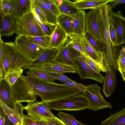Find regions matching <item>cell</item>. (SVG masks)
<instances>
[{
    "mask_svg": "<svg viewBox=\"0 0 125 125\" xmlns=\"http://www.w3.org/2000/svg\"><path fill=\"white\" fill-rule=\"evenodd\" d=\"M32 119L36 121L42 122L47 125H68L62 119L55 116L50 118L37 117Z\"/></svg>",
    "mask_w": 125,
    "mask_h": 125,
    "instance_id": "obj_35",
    "label": "cell"
},
{
    "mask_svg": "<svg viewBox=\"0 0 125 125\" xmlns=\"http://www.w3.org/2000/svg\"><path fill=\"white\" fill-rule=\"evenodd\" d=\"M58 24L68 35L74 33L73 18L69 16L61 14L57 17Z\"/></svg>",
    "mask_w": 125,
    "mask_h": 125,
    "instance_id": "obj_27",
    "label": "cell"
},
{
    "mask_svg": "<svg viewBox=\"0 0 125 125\" xmlns=\"http://www.w3.org/2000/svg\"><path fill=\"white\" fill-rule=\"evenodd\" d=\"M117 63L118 70L120 73H125V51L123 47L119 52Z\"/></svg>",
    "mask_w": 125,
    "mask_h": 125,
    "instance_id": "obj_37",
    "label": "cell"
},
{
    "mask_svg": "<svg viewBox=\"0 0 125 125\" xmlns=\"http://www.w3.org/2000/svg\"><path fill=\"white\" fill-rule=\"evenodd\" d=\"M24 109L27 112L29 117L31 118L37 117L46 118H52L55 116L52 115L36 106L34 102L28 103L25 106Z\"/></svg>",
    "mask_w": 125,
    "mask_h": 125,
    "instance_id": "obj_25",
    "label": "cell"
},
{
    "mask_svg": "<svg viewBox=\"0 0 125 125\" xmlns=\"http://www.w3.org/2000/svg\"><path fill=\"white\" fill-rule=\"evenodd\" d=\"M31 68H39L47 71H56L63 73H77V70L74 68L68 66L52 62Z\"/></svg>",
    "mask_w": 125,
    "mask_h": 125,
    "instance_id": "obj_22",
    "label": "cell"
},
{
    "mask_svg": "<svg viewBox=\"0 0 125 125\" xmlns=\"http://www.w3.org/2000/svg\"><path fill=\"white\" fill-rule=\"evenodd\" d=\"M68 66L77 70L65 42L58 49L56 55L52 62Z\"/></svg>",
    "mask_w": 125,
    "mask_h": 125,
    "instance_id": "obj_14",
    "label": "cell"
},
{
    "mask_svg": "<svg viewBox=\"0 0 125 125\" xmlns=\"http://www.w3.org/2000/svg\"><path fill=\"white\" fill-rule=\"evenodd\" d=\"M57 115L68 125H86L76 120L74 116L70 114L60 112Z\"/></svg>",
    "mask_w": 125,
    "mask_h": 125,
    "instance_id": "obj_36",
    "label": "cell"
},
{
    "mask_svg": "<svg viewBox=\"0 0 125 125\" xmlns=\"http://www.w3.org/2000/svg\"><path fill=\"white\" fill-rule=\"evenodd\" d=\"M60 81L67 86L73 87L78 90L81 92L83 94L86 87V86L82 84L76 82L73 80L67 81L61 80Z\"/></svg>",
    "mask_w": 125,
    "mask_h": 125,
    "instance_id": "obj_39",
    "label": "cell"
},
{
    "mask_svg": "<svg viewBox=\"0 0 125 125\" xmlns=\"http://www.w3.org/2000/svg\"><path fill=\"white\" fill-rule=\"evenodd\" d=\"M3 43L9 56L10 64L8 73L15 69H23L31 62L25 56L14 42H4Z\"/></svg>",
    "mask_w": 125,
    "mask_h": 125,
    "instance_id": "obj_9",
    "label": "cell"
},
{
    "mask_svg": "<svg viewBox=\"0 0 125 125\" xmlns=\"http://www.w3.org/2000/svg\"><path fill=\"white\" fill-rule=\"evenodd\" d=\"M47 72L55 80H57L59 81L62 80L67 81L72 80L65 75L63 73L52 71H47Z\"/></svg>",
    "mask_w": 125,
    "mask_h": 125,
    "instance_id": "obj_41",
    "label": "cell"
},
{
    "mask_svg": "<svg viewBox=\"0 0 125 125\" xmlns=\"http://www.w3.org/2000/svg\"><path fill=\"white\" fill-rule=\"evenodd\" d=\"M14 42L25 56L31 62L35 60L46 49L34 43L26 36H17Z\"/></svg>",
    "mask_w": 125,
    "mask_h": 125,
    "instance_id": "obj_8",
    "label": "cell"
},
{
    "mask_svg": "<svg viewBox=\"0 0 125 125\" xmlns=\"http://www.w3.org/2000/svg\"><path fill=\"white\" fill-rule=\"evenodd\" d=\"M34 43L45 49L50 48L51 36L45 35L42 36H27Z\"/></svg>",
    "mask_w": 125,
    "mask_h": 125,
    "instance_id": "obj_31",
    "label": "cell"
},
{
    "mask_svg": "<svg viewBox=\"0 0 125 125\" xmlns=\"http://www.w3.org/2000/svg\"><path fill=\"white\" fill-rule=\"evenodd\" d=\"M23 70L22 68L14 69L7 73L3 80L10 87L15 83L19 77L22 75Z\"/></svg>",
    "mask_w": 125,
    "mask_h": 125,
    "instance_id": "obj_30",
    "label": "cell"
},
{
    "mask_svg": "<svg viewBox=\"0 0 125 125\" xmlns=\"http://www.w3.org/2000/svg\"><path fill=\"white\" fill-rule=\"evenodd\" d=\"M48 102L42 101L41 102H36L35 103V104L37 106L40 107L50 114L54 115L50 111L48 107Z\"/></svg>",
    "mask_w": 125,
    "mask_h": 125,
    "instance_id": "obj_45",
    "label": "cell"
},
{
    "mask_svg": "<svg viewBox=\"0 0 125 125\" xmlns=\"http://www.w3.org/2000/svg\"><path fill=\"white\" fill-rule=\"evenodd\" d=\"M14 19L16 26L15 33L18 35L38 36L46 35L31 12Z\"/></svg>",
    "mask_w": 125,
    "mask_h": 125,
    "instance_id": "obj_5",
    "label": "cell"
},
{
    "mask_svg": "<svg viewBox=\"0 0 125 125\" xmlns=\"http://www.w3.org/2000/svg\"><path fill=\"white\" fill-rule=\"evenodd\" d=\"M96 9H91L86 16L85 32H88L99 41L102 44L100 34Z\"/></svg>",
    "mask_w": 125,
    "mask_h": 125,
    "instance_id": "obj_12",
    "label": "cell"
},
{
    "mask_svg": "<svg viewBox=\"0 0 125 125\" xmlns=\"http://www.w3.org/2000/svg\"><path fill=\"white\" fill-rule=\"evenodd\" d=\"M14 6V0H0L1 17L12 15L13 12Z\"/></svg>",
    "mask_w": 125,
    "mask_h": 125,
    "instance_id": "obj_33",
    "label": "cell"
},
{
    "mask_svg": "<svg viewBox=\"0 0 125 125\" xmlns=\"http://www.w3.org/2000/svg\"><path fill=\"white\" fill-rule=\"evenodd\" d=\"M6 115L2 108L0 106V125H4L5 123Z\"/></svg>",
    "mask_w": 125,
    "mask_h": 125,
    "instance_id": "obj_48",
    "label": "cell"
},
{
    "mask_svg": "<svg viewBox=\"0 0 125 125\" xmlns=\"http://www.w3.org/2000/svg\"><path fill=\"white\" fill-rule=\"evenodd\" d=\"M58 7L61 14L73 18L80 10L76 7L73 1L68 0H63L62 3Z\"/></svg>",
    "mask_w": 125,
    "mask_h": 125,
    "instance_id": "obj_28",
    "label": "cell"
},
{
    "mask_svg": "<svg viewBox=\"0 0 125 125\" xmlns=\"http://www.w3.org/2000/svg\"><path fill=\"white\" fill-rule=\"evenodd\" d=\"M28 69V70L26 73L28 76L42 81L54 82L55 79L46 71L34 68H30Z\"/></svg>",
    "mask_w": 125,
    "mask_h": 125,
    "instance_id": "obj_26",
    "label": "cell"
},
{
    "mask_svg": "<svg viewBox=\"0 0 125 125\" xmlns=\"http://www.w3.org/2000/svg\"><path fill=\"white\" fill-rule=\"evenodd\" d=\"M112 0H77L73 2L74 5L79 10H96L110 2Z\"/></svg>",
    "mask_w": 125,
    "mask_h": 125,
    "instance_id": "obj_18",
    "label": "cell"
},
{
    "mask_svg": "<svg viewBox=\"0 0 125 125\" xmlns=\"http://www.w3.org/2000/svg\"><path fill=\"white\" fill-rule=\"evenodd\" d=\"M0 104L9 120L14 125H22L25 106L21 103H16L13 109L10 108L0 100Z\"/></svg>",
    "mask_w": 125,
    "mask_h": 125,
    "instance_id": "obj_11",
    "label": "cell"
},
{
    "mask_svg": "<svg viewBox=\"0 0 125 125\" xmlns=\"http://www.w3.org/2000/svg\"><path fill=\"white\" fill-rule=\"evenodd\" d=\"M58 49H47L34 61L29 63L23 69H26L52 62L56 55Z\"/></svg>",
    "mask_w": 125,
    "mask_h": 125,
    "instance_id": "obj_15",
    "label": "cell"
},
{
    "mask_svg": "<svg viewBox=\"0 0 125 125\" xmlns=\"http://www.w3.org/2000/svg\"><path fill=\"white\" fill-rule=\"evenodd\" d=\"M54 0L58 7L62 4L63 1V0Z\"/></svg>",
    "mask_w": 125,
    "mask_h": 125,
    "instance_id": "obj_50",
    "label": "cell"
},
{
    "mask_svg": "<svg viewBox=\"0 0 125 125\" xmlns=\"http://www.w3.org/2000/svg\"><path fill=\"white\" fill-rule=\"evenodd\" d=\"M0 100L11 109L14 108L16 103L10 94V87L4 80L0 81Z\"/></svg>",
    "mask_w": 125,
    "mask_h": 125,
    "instance_id": "obj_19",
    "label": "cell"
},
{
    "mask_svg": "<svg viewBox=\"0 0 125 125\" xmlns=\"http://www.w3.org/2000/svg\"><path fill=\"white\" fill-rule=\"evenodd\" d=\"M101 89L97 83L86 86L84 94L88 102L89 109L96 111L106 108L112 109V105L104 98L101 92Z\"/></svg>",
    "mask_w": 125,
    "mask_h": 125,
    "instance_id": "obj_7",
    "label": "cell"
},
{
    "mask_svg": "<svg viewBox=\"0 0 125 125\" xmlns=\"http://www.w3.org/2000/svg\"><path fill=\"white\" fill-rule=\"evenodd\" d=\"M37 123L39 125H47L41 121H36Z\"/></svg>",
    "mask_w": 125,
    "mask_h": 125,
    "instance_id": "obj_51",
    "label": "cell"
},
{
    "mask_svg": "<svg viewBox=\"0 0 125 125\" xmlns=\"http://www.w3.org/2000/svg\"><path fill=\"white\" fill-rule=\"evenodd\" d=\"M31 12L46 35L51 36L57 25H53L43 22L35 12L33 6Z\"/></svg>",
    "mask_w": 125,
    "mask_h": 125,
    "instance_id": "obj_32",
    "label": "cell"
},
{
    "mask_svg": "<svg viewBox=\"0 0 125 125\" xmlns=\"http://www.w3.org/2000/svg\"><path fill=\"white\" fill-rule=\"evenodd\" d=\"M122 46V47H123L125 51V41L121 45Z\"/></svg>",
    "mask_w": 125,
    "mask_h": 125,
    "instance_id": "obj_53",
    "label": "cell"
},
{
    "mask_svg": "<svg viewBox=\"0 0 125 125\" xmlns=\"http://www.w3.org/2000/svg\"><path fill=\"white\" fill-rule=\"evenodd\" d=\"M111 9L108 4L96 9L100 34L102 39V52L104 60L109 66L118 70L117 59L119 52L112 45L110 36L109 13Z\"/></svg>",
    "mask_w": 125,
    "mask_h": 125,
    "instance_id": "obj_1",
    "label": "cell"
},
{
    "mask_svg": "<svg viewBox=\"0 0 125 125\" xmlns=\"http://www.w3.org/2000/svg\"><path fill=\"white\" fill-rule=\"evenodd\" d=\"M86 14L84 10H80L73 17L74 33L84 36L85 32Z\"/></svg>",
    "mask_w": 125,
    "mask_h": 125,
    "instance_id": "obj_23",
    "label": "cell"
},
{
    "mask_svg": "<svg viewBox=\"0 0 125 125\" xmlns=\"http://www.w3.org/2000/svg\"><path fill=\"white\" fill-rule=\"evenodd\" d=\"M4 125H14L9 120L6 116V120Z\"/></svg>",
    "mask_w": 125,
    "mask_h": 125,
    "instance_id": "obj_49",
    "label": "cell"
},
{
    "mask_svg": "<svg viewBox=\"0 0 125 125\" xmlns=\"http://www.w3.org/2000/svg\"><path fill=\"white\" fill-rule=\"evenodd\" d=\"M109 32L110 38L112 46L113 47L116 46H117L116 34L114 29L110 23Z\"/></svg>",
    "mask_w": 125,
    "mask_h": 125,
    "instance_id": "obj_44",
    "label": "cell"
},
{
    "mask_svg": "<svg viewBox=\"0 0 125 125\" xmlns=\"http://www.w3.org/2000/svg\"><path fill=\"white\" fill-rule=\"evenodd\" d=\"M121 74L123 80L125 82V73H123Z\"/></svg>",
    "mask_w": 125,
    "mask_h": 125,
    "instance_id": "obj_52",
    "label": "cell"
},
{
    "mask_svg": "<svg viewBox=\"0 0 125 125\" xmlns=\"http://www.w3.org/2000/svg\"><path fill=\"white\" fill-rule=\"evenodd\" d=\"M83 56L87 63L94 70L98 73L102 72L100 66L94 61L87 55L83 54Z\"/></svg>",
    "mask_w": 125,
    "mask_h": 125,
    "instance_id": "obj_40",
    "label": "cell"
},
{
    "mask_svg": "<svg viewBox=\"0 0 125 125\" xmlns=\"http://www.w3.org/2000/svg\"><path fill=\"white\" fill-rule=\"evenodd\" d=\"M83 36L75 33L68 35L65 43L67 45H70L82 54L87 56L83 40Z\"/></svg>",
    "mask_w": 125,
    "mask_h": 125,
    "instance_id": "obj_21",
    "label": "cell"
},
{
    "mask_svg": "<svg viewBox=\"0 0 125 125\" xmlns=\"http://www.w3.org/2000/svg\"><path fill=\"white\" fill-rule=\"evenodd\" d=\"M22 125H39L35 121L27 115H24Z\"/></svg>",
    "mask_w": 125,
    "mask_h": 125,
    "instance_id": "obj_46",
    "label": "cell"
},
{
    "mask_svg": "<svg viewBox=\"0 0 125 125\" xmlns=\"http://www.w3.org/2000/svg\"><path fill=\"white\" fill-rule=\"evenodd\" d=\"M116 70L114 67L110 66L105 72L102 91L107 97L110 96L115 89L117 82Z\"/></svg>",
    "mask_w": 125,
    "mask_h": 125,
    "instance_id": "obj_13",
    "label": "cell"
},
{
    "mask_svg": "<svg viewBox=\"0 0 125 125\" xmlns=\"http://www.w3.org/2000/svg\"><path fill=\"white\" fill-rule=\"evenodd\" d=\"M35 0L42 10L47 23L57 25L58 24L57 17L41 0Z\"/></svg>",
    "mask_w": 125,
    "mask_h": 125,
    "instance_id": "obj_29",
    "label": "cell"
},
{
    "mask_svg": "<svg viewBox=\"0 0 125 125\" xmlns=\"http://www.w3.org/2000/svg\"><path fill=\"white\" fill-rule=\"evenodd\" d=\"M33 78V91L42 101L48 102L81 93L78 90L64 84L46 82Z\"/></svg>",
    "mask_w": 125,
    "mask_h": 125,
    "instance_id": "obj_2",
    "label": "cell"
},
{
    "mask_svg": "<svg viewBox=\"0 0 125 125\" xmlns=\"http://www.w3.org/2000/svg\"><path fill=\"white\" fill-rule=\"evenodd\" d=\"M33 81L31 77L21 75L10 87V94L16 103L36 101L37 96L33 89Z\"/></svg>",
    "mask_w": 125,
    "mask_h": 125,
    "instance_id": "obj_3",
    "label": "cell"
},
{
    "mask_svg": "<svg viewBox=\"0 0 125 125\" xmlns=\"http://www.w3.org/2000/svg\"><path fill=\"white\" fill-rule=\"evenodd\" d=\"M100 125H125V107L110 115L101 122Z\"/></svg>",
    "mask_w": 125,
    "mask_h": 125,
    "instance_id": "obj_24",
    "label": "cell"
},
{
    "mask_svg": "<svg viewBox=\"0 0 125 125\" xmlns=\"http://www.w3.org/2000/svg\"><path fill=\"white\" fill-rule=\"evenodd\" d=\"M33 6L35 12L42 20L44 22L48 23L42 10L35 0H33Z\"/></svg>",
    "mask_w": 125,
    "mask_h": 125,
    "instance_id": "obj_43",
    "label": "cell"
},
{
    "mask_svg": "<svg viewBox=\"0 0 125 125\" xmlns=\"http://www.w3.org/2000/svg\"><path fill=\"white\" fill-rule=\"evenodd\" d=\"M73 62L81 79H90L102 83L104 79L100 73H98L92 68L84 60L83 54L70 45H67Z\"/></svg>",
    "mask_w": 125,
    "mask_h": 125,
    "instance_id": "obj_6",
    "label": "cell"
},
{
    "mask_svg": "<svg viewBox=\"0 0 125 125\" xmlns=\"http://www.w3.org/2000/svg\"><path fill=\"white\" fill-rule=\"evenodd\" d=\"M84 37L89 44L97 52H102V44L91 34L88 32H85Z\"/></svg>",
    "mask_w": 125,
    "mask_h": 125,
    "instance_id": "obj_34",
    "label": "cell"
},
{
    "mask_svg": "<svg viewBox=\"0 0 125 125\" xmlns=\"http://www.w3.org/2000/svg\"><path fill=\"white\" fill-rule=\"evenodd\" d=\"M50 109L57 111H78L88 108V102L81 93L48 102Z\"/></svg>",
    "mask_w": 125,
    "mask_h": 125,
    "instance_id": "obj_4",
    "label": "cell"
},
{
    "mask_svg": "<svg viewBox=\"0 0 125 125\" xmlns=\"http://www.w3.org/2000/svg\"><path fill=\"white\" fill-rule=\"evenodd\" d=\"M110 23L116 32L117 46L121 45L125 41V18L120 11L115 13L111 9L109 13Z\"/></svg>",
    "mask_w": 125,
    "mask_h": 125,
    "instance_id": "obj_10",
    "label": "cell"
},
{
    "mask_svg": "<svg viewBox=\"0 0 125 125\" xmlns=\"http://www.w3.org/2000/svg\"><path fill=\"white\" fill-rule=\"evenodd\" d=\"M57 17L61 14L58 7L54 0H41Z\"/></svg>",
    "mask_w": 125,
    "mask_h": 125,
    "instance_id": "obj_38",
    "label": "cell"
},
{
    "mask_svg": "<svg viewBox=\"0 0 125 125\" xmlns=\"http://www.w3.org/2000/svg\"><path fill=\"white\" fill-rule=\"evenodd\" d=\"M15 23L12 15L1 17L0 35L9 36L15 33Z\"/></svg>",
    "mask_w": 125,
    "mask_h": 125,
    "instance_id": "obj_17",
    "label": "cell"
},
{
    "mask_svg": "<svg viewBox=\"0 0 125 125\" xmlns=\"http://www.w3.org/2000/svg\"><path fill=\"white\" fill-rule=\"evenodd\" d=\"M3 59V53L1 45H0V81L3 80L6 74Z\"/></svg>",
    "mask_w": 125,
    "mask_h": 125,
    "instance_id": "obj_42",
    "label": "cell"
},
{
    "mask_svg": "<svg viewBox=\"0 0 125 125\" xmlns=\"http://www.w3.org/2000/svg\"><path fill=\"white\" fill-rule=\"evenodd\" d=\"M125 3V0H112L108 5L109 8L112 10L117 5Z\"/></svg>",
    "mask_w": 125,
    "mask_h": 125,
    "instance_id": "obj_47",
    "label": "cell"
},
{
    "mask_svg": "<svg viewBox=\"0 0 125 125\" xmlns=\"http://www.w3.org/2000/svg\"><path fill=\"white\" fill-rule=\"evenodd\" d=\"M33 0H14V6L11 15L14 19L21 17L31 11Z\"/></svg>",
    "mask_w": 125,
    "mask_h": 125,
    "instance_id": "obj_16",
    "label": "cell"
},
{
    "mask_svg": "<svg viewBox=\"0 0 125 125\" xmlns=\"http://www.w3.org/2000/svg\"><path fill=\"white\" fill-rule=\"evenodd\" d=\"M68 37V34L58 24L51 36L50 48L58 49L65 42Z\"/></svg>",
    "mask_w": 125,
    "mask_h": 125,
    "instance_id": "obj_20",
    "label": "cell"
}]
</instances>
